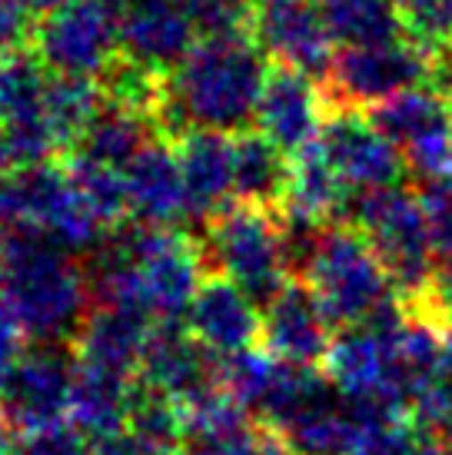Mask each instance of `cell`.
I'll use <instances>...</instances> for the list:
<instances>
[{
    "mask_svg": "<svg viewBox=\"0 0 452 455\" xmlns=\"http://www.w3.org/2000/svg\"><path fill=\"white\" fill-rule=\"evenodd\" d=\"M74 376L77 355L57 342H34L0 389V412L20 432L63 426L70 419Z\"/></svg>",
    "mask_w": 452,
    "mask_h": 455,
    "instance_id": "cell-10",
    "label": "cell"
},
{
    "mask_svg": "<svg viewBox=\"0 0 452 455\" xmlns=\"http://www.w3.org/2000/svg\"><path fill=\"white\" fill-rule=\"evenodd\" d=\"M343 223L356 227L369 240L402 303H419L440 279L442 266L419 190L413 193L400 183L352 193Z\"/></svg>",
    "mask_w": 452,
    "mask_h": 455,
    "instance_id": "cell-3",
    "label": "cell"
},
{
    "mask_svg": "<svg viewBox=\"0 0 452 455\" xmlns=\"http://www.w3.org/2000/svg\"><path fill=\"white\" fill-rule=\"evenodd\" d=\"M93 443V455H176L160 449L157 443L143 439L140 432H133L130 426L110 432V435H101V439H90Z\"/></svg>",
    "mask_w": 452,
    "mask_h": 455,
    "instance_id": "cell-34",
    "label": "cell"
},
{
    "mask_svg": "<svg viewBox=\"0 0 452 455\" xmlns=\"http://www.w3.org/2000/svg\"><path fill=\"white\" fill-rule=\"evenodd\" d=\"M153 323L147 313L120 306H93L74 339V355L90 366L140 376V359L150 342Z\"/></svg>",
    "mask_w": 452,
    "mask_h": 455,
    "instance_id": "cell-21",
    "label": "cell"
},
{
    "mask_svg": "<svg viewBox=\"0 0 452 455\" xmlns=\"http://www.w3.org/2000/svg\"><path fill=\"white\" fill-rule=\"evenodd\" d=\"M140 382L174 399L183 412L210 399L220 386V355H214L180 323H157L140 359Z\"/></svg>",
    "mask_w": 452,
    "mask_h": 455,
    "instance_id": "cell-12",
    "label": "cell"
},
{
    "mask_svg": "<svg viewBox=\"0 0 452 455\" xmlns=\"http://www.w3.org/2000/svg\"><path fill=\"white\" fill-rule=\"evenodd\" d=\"M101 4H107V7H113V11H120L126 0H101Z\"/></svg>",
    "mask_w": 452,
    "mask_h": 455,
    "instance_id": "cell-38",
    "label": "cell"
},
{
    "mask_svg": "<svg viewBox=\"0 0 452 455\" xmlns=\"http://www.w3.org/2000/svg\"><path fill=\"white\" fill-rule=\"evenodd\" d=\"M117 17L124 60L153 74L166 76L200 40L183 11V0H126Z\"/></svg>",
    "mask_w": 452,
    "mask_h": 455,
    "instance_id": "cell-16",
    "label": "cell"
},
{
    "mask_svg": "<svg viewBox=\"0 0 452 455\" xmlns=\"http://www.w3.org/2000/svg\"><path fill=\"white\" fill-rule=\"evenodd\" d=\"M7 426H11V422H7V419H4V412H0V455L7 452Z\"/></svg>",
    "mask_w": 452,
    "mask_h": 455,
    "instance_id": "cell-37",
    "label": "cell"
},
{
    "mask_svg": "<svg viewBox=\"0 0 452 455\" xmlns=\"http://www.w3.org/2000/svg\"><path fill=\"white\" fill-rule=\"evenodd\" d=\"M440 87L452 97V47L442 51V67H440Z\"/></svg>",
    "mask_w": 452,
    "mask_h": 455,
    "instance_id": "cell-36",
    "label": "cell"
},
{
    "mask_svg": "<svg viewBox=\"0 0 452 455\" xmlns=\"http://www.w3.org/2000/svg\"><path fill=\"white\" fill-rule=\"evenodd\" d=\"M300 279L313 290L336 329L359 326L400 299L376 250L350 223H333L319 233Z\"/></svg>",
    "mask_w": 452,
    "mask_h": 455,
    "instance_id": "cell-4",
    "label": "cell"
},
{
    "mask_svg": "<svg viewBox=\"0 0 452 455\" xmlns=\"http://www.w3.org/2000/svg\"><path fill=\"white\" fill-rule=\"evenodd\" d=\"M183 11L200 40L250 37L260 0H183Z\"/></svg>",
    "mask_w": 452,
    "mask_h": 455,
    "instance_id": "cell-29",
    "label": "cell"
},
{
    "mask_svg": "<svg viewBox=\"0 0 452 455\" xmlns=\"http://www.w3.org/2000/svg\"><path fill=\"white\" fill-rule=\"evenodd\" d=\"M266 76V51L256 37L197 40V47L164 76L160 130L170 137L190 130H246L256 120Z\"/></svg>",
    "mask_w": 452,
    "mask_h": 455,
    "instance_id": "cell-1",
    "label": "cell"
},
{
    "mask_svg": "<svg viewBox=\"0 0 452 455\" xmlns=\"http://www.w3.org/2000/svg\"><path fill=\"white\" fill-rule=\"evenodd\" d=\"M143 306L157 323H180L203 286V243L176 227H140L126 240Z\"/></svg>",
    "mask_w": 452,
    "mask_h": 455,
    "instance_id": "cell-8",
    "label": "cell"
},
{
    "mask_svg": "<svg viewBox=\"0 0 452 455\" xmlns=\"http://www.w3.org/2000/svg\"><path fill=\"white\" fill-rule=\"evenodd\" d=\"M34 13L24 0H0V53L20 51L34 37Z\"/></svg>",
    "mask_w": 452,
    "mask_h": 455,
    "instance_id": "cell-33",
    "label": "cell"
},
{
    "mask_svg": "<svg viewBox=\"0 0 452 455\" xmlns=\"http://www.w3.org/2000/svg\"><path fill=\"white\" fill-rule=\"evenodd\" d=\"M34 47L51 74L103 84L124 60L120 17L101 0H67L53 13L40 17Z\"/></svg>",
    "mask_w": 452,
    "mask_h": 455,
    "instance_id": "cell-7",
    "label": "cell"
},
{
    "mask_svg": "<svg viewBox=\"0 0 452 455\" xmlns=\"http://www.w3.org/2000/svg\"><path fill=\"white\" fill-rule=\"evenodd\" d=\"M316 147L350 193L400 187L409 173L396 143L366 110H350V107L333 110Z\"/></svg>",
    "mask_w": 452,
    "mask_h": 455,
    "instance_id": "cell-11",
    "label": "cell"
},
{
    "mask_svg": "<svg viewBox=\"0 0 452 455\" xmlns=\"http://www.w3.org/2000/svg\"><path fill=\"white\" fill-rule=\"evenodd\" d=\"M187 416L183 455H293L283 439L266 426H256L223 389L197 403Z\"/></svg>",
    "mask_w": 452,
    "mask_h": 455,
    "instance_id": "cell-18",
    "label": "cell"
},
{
    "mask_svg": "<svg viewBox=\"0 0 452 455\" xmlns=\"http://www.w3.org/2000/svg\"><path fill=\"white\" fill-rule=\"evenodd\" d=\"M346 455H442V449L429 426L402 416L363 429Z\"/></svg>",
    "mask_w": 452,
    "mask_h": 455,
    "instance_id": "cell-28",
    "label": "cell"
},
{
    "mask_svg": "<svg viewBox=\"0 0 452 455\" xmlns=\"http://www.w3.org/2000/svg\"><path fill=\"white\" fill-rule=\"evenodd\" d=\"M67 173H70L74 187L80 190V196L87 200V206L97 213V220H101L107 229L120 227L124 216H130V210H126L124 170L97 164V160H90V156L74 153L70 164H67Z\"/></svg>",
    "mask_w": 452,
    "mask_h": 455,
    "instance_id": "cell-27",
    "label": "cell"
},
{
    "mask_svg": "<svg viewBox=\"0 0 452 455\" xmlns=\"http://www.w3.org/2000/svg\"><path fill=\"white\" fill-rule=\"evenodd\" d=\"M206 263L266 306L289 283V246L277 210L230 203L206 223Z\"/></svg>",
    "mask_w": 452,
    "mask_h": 455,
    "instance_id": "cell-5",
    "label": "cell"
},
{
    "mask_svg": "<svg viewBox=\"0 0 452 455\" xmlns=\"http://www.w3.org/2000/svg\"><path fill=\"white\" fill-rule=\"evenodd\" d=\"M253 37L279 67H293L303 74L327 80L336 40L316 0H260Z\"/></svg>",
    "mask_w": 452,
    "mask_h": 455,
    "instance_id": "cell-14",
    "label": "cell"
},
{
    "mask_svg": "<svg viewBox=\"0 0 452 455\" xmlns=\"http://www.w3.org/2000/svg\"><path fill=\"white\" fill-rule=\"evenodd\" d=\"M419 200H423L429 229H432L440 266L442 269H452V177L449 173L446 177L419 180Z\"/></svg>",
    "mask_w": 452,
    "mask_h": 455,
    "instance_id": "cell-31",
    "label": "cell"
},
{
    "mask_svg": "<svg viewBox=\"0 0 452 455\" xmlns=\"http://www.w3.org/2000/svg\"><path fill=\"white\" fill-rule=\"evenodd\" d=\"M24 339H27L24 329L17 326V319L11 316V309L0 303V389L7 386L11 372L17 369V363H20V355L27 353Z\"/></svg>",
    "mask_w": 452,
    "mask_h": 455,
    "instance_id": "cell-35",
    "label": "cell"
},
{
    "mask_svg": "<svg viewBox=\"0 0 452 455\" xmlns=\"http://www.w3.org/2000/svg\"><path fill=\"white\" fill-rule=\"evenodd\" d=\"M350 196L352 193L346 190V183L333 173L327 156L313 143L310 150L293 156V183H289L279 213L287 220L310 223V227H333L346 220Z\"/></svg>",
    "mask_w": 452,
    "mask_h": 455,
    "instance_id": "cell-24",
    "label": "cell"
},
{
    "mask_svg": "<svg viewBox=\"0 0 452 455\" xmlns=\"http://www.w3.org/2000/svg\"><path fill=\"white\" fill-rule=\"evenodd\" d=\"M187 323L190 332L220 359L256 349V342L263 339V306L220 273L203 279Z\"/></svg>",
    "mask_w": 452,
    "mask_h": 455,
    "instance_id": "cell-17",
    "label": "cell"
},
{
    "mask_svg": "<svg viewBox=\"0 0 452 455\" xmlns=\"http://www.w3.org/2000/svg\"><path fill=\"white\" fill-rule=\"evenodd\" d=\"M126 210L140 227H176L190 216L187 183L176 147L153 140L124 166Z\"/></svg>",
    "mask_w": 452,
    "mask_h": 455,
    "instance_id": "cell-19",
    "label": "cell"
},
{
    "mask_svg": "<svg viewBox=\"0 0 452 455\" xmlns=\"http://www.w3.org/2000/svg\"><path fill=\"white\" fill-rule=\"evenodd\" d=\"M333 329V319L303 279H289L263 306V349L289 366L316 369L327 363L336 339Z\"/></svg>",
    "mask_w": 452,
    "mask_h": 455,
    "instance_id": "cell-15",
    "label": "cell"
},
{
    "mask_svg": "<svg viewBox=\"0 0 452 455\" xmlns=\"http://www.w3.org/2000/svg\"><path fill=\"white\" fill-rule=\"evenodd\" d=\"M4 455H93V443L70 422H63L51 429L20 432V439L7 445Z\"/></svg>",
    "mask_w": 452,
    "mask_h": 455,
    "instance_id": "cell-32",
    "label": "cell"
},
{
    "mask_svg": "<svg viewBox=\"0 0 452 455\" xmlns=\"http://www.w3.org/2000/svg\"><path fill=\"white\" fill-rule=\"evenodd\" d=\"M329 114H333V103L323 80L293 67H273L266 76L253 127L273 140L279 150L296 156L319 140Z\"/></svg>",
    "mask_w": 452,
    "mask_h": 455,
    "instance_id": "cell-13",
    "label": "cell"
},
{
    "mask_svg": "<svg viewBox=\"0 0 452 455\" xmlns=\"http://www.w3.org/2000/svg\"><path fill=\"white\" fill-rule=\"evenodd\" d=\"M140 392V376L113 372L77 359L74 395H70V426L90 439L124 429Z\"/></svg>",
    "mask_w": 452,
    "mask_h": 455,
    "instance_id": "cell-22",
    "label": "cell"
},
{
    "mask_svg": "<svg viewBox=\"0 0 452 455\" xmlns=\"http://www.w3.org/2000/svg\"><path fill=\"white\" fill-rule=\"evenodd\" d=\"M153 130H160L153 114H143L137 107H126V103H117L107 97L97 116L90 120V127L84 130L74 153L124 170L143 147L153 143Z\"/></svg>",
    "mask_w": 452,
    "mask_h": 455,
    "instance_id": "cell-25",
    "label": "cell"
},
{
    "mask_svg": "<svg viewBox=\"0 0 452 455\" xmlns=\"http://www.w3.org/2000/svg\"><path fill=\"white\" fill-rule=\"evenodd\" d=\"M176 156L183 170L190 220L210 223L237 196L233 183V137L220 130H190L176 137Z\"/></svg>",
    "mask_w": 452,
    "mask_h": 455,
    "instance_id": "cell-20",
    "label": "cell"
},
{
    "mask_svg": "<svg viewBox=\"0 0 452 455\" xmlns=\"http://www.w3.org/2000/svg\"><path fill=\"white\" fill-rule=\"evenodd\" d=\"M233 183L237 200L279 210L293 183V156L260 130L233 133Z\"/></svg>",
    "mask_w": 452,
    "mask_h": 455,
    "instance_id": "cell-23",
    "label": "cell"
},
{
    "mask_svg": "<svg viewBox=\"0 0 452 455\" xmlns=\"http://www.w3.org/2000/svg\"><path fill=\"white\" fill-rule=\"evenodd\" d=\"M0 303L34 342H74L93 309L90 269L34 233H7L0 246Z\"/></svg>",
    "mask_w": 452,
    "mask_h": 455,
    "instance_id": "cell-2",
    "label": "cell"
},
{
    "mask_svg": "<svg viewBox=\"0 0 452 455\" xmlns=\"http://www.w3.org/2000/svg\"><path fill=\"white\" fill-rule=\"evenodd\" d=\"M440 67L442 51H432L406 34L373 47H339L323 87L333 110H373L413 87H440Z\"/></svg>",
    "mask_w": 452,
    "mask_h": 455,
    "instance_id": "cell-6",
    "label": "cell"
},
{
    "mask_svg": "<svg viewBox=\"0 0 452 455\" xmlns=\"http://www.w3.org/2000/svg\"><path fill=\"white\" fill-rule=\"evenodd\" d=\"M406 34L432 51L452 47V0H396Z\"/></svg>",
    "mask_w": 452,
    "mask_h": 455,
    "instance_id": "cell-30",
    "label": "cell"
},
{
    "mask_svg": "<svg viewBox=\"0 0 452 455\" xmlns=\"http://www.w3.org/2000/svg\"><path fill=\"white\" fill-rule=\"evenodd\" d=\"M336 47H373L406 37L396 0H316Z\"/></svg>",
    "mask_w": 452,
    "mask_h": 455,
    "instance_id": "cell-26",
    "label": "cell"
},
{
    "mask_svg": "<svg viewBox=\"0 0 452 455\" xmlns=\"http://www.w3.org/2000/svg\"><path fill=\"white\" fill-rule=\"evenodd\" d=\"M369 116L396 143L416 180L446 177L452 170V97L442 87L406 90L373 107Z\"/></svg>",
    "mask_w": 452,
    "mask_h": 455,
    "instance_id": "cell-9",
    "label": "cell"
}]
</instances>
